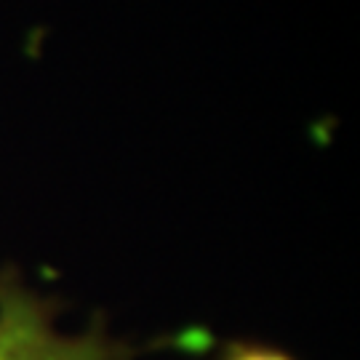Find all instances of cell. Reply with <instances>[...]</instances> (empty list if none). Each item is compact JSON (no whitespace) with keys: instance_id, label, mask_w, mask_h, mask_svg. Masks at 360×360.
Returning a JSON list of instances; mask_svg holds the SVG:
<instances>
[{"instance_id":"1","label":"cell","mask_w":360,"mask_h":360,"mask_svg":"<svg viewBox=\"0 0 360 360\" xmlns=\"http://www.w3.org/2000/svg\"><path fill=\"white\" fill-rule=\"evenodd\" d=\"M126 342L102 328L67 336L53 326L49 299L32 294L13 272L0 275V360H131Z\"/></svg>"},{"instance_id":"3","label":"cell","mask_w":360,"mask_h":360,"mask_svg":"<svg viewBox=\"0 0 360 360\" xmlns=\"http://www.w3.org/2000/svg\"><path fill=\"white\" fill-rule=\"evenodd\" d=\"M49 35H51V27H46V25L32 27V30L27 32L25 46H22V51H25L27 59H40V53H43V43H46Z\"/></svg>"},{"instance_id":"2","label":"cell","mask_w":360,"mask_h":360,"mask_svg":"<svg viewBox=\"0 0 360 360\" xmlns=\"http://www.w3.org/2000/svg\"><path fill=\"white\" fill-rule=\"evenodd\" d=\"M219 360H294L288 352L270 345H254V342H232Z\"/></svg>"}]
</instances>
